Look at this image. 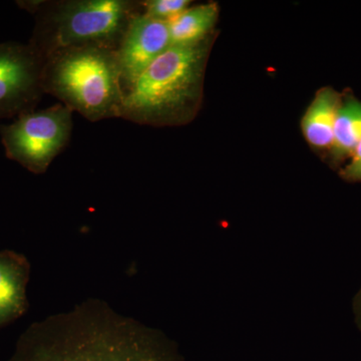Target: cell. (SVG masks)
I'll use <instances>...</instances> for the list:
<instances>
[{
  "label": "cell",
  "mask_w": 361,
  "mask_h": 361,
  "mask_svg": "<svg viewBox=\"0 0 361 361\" xmlns=\"http://www.w3.org/2000/svg\"><path fill=\"white\" fill-rule=\"evenodd\" d=\"M11 361H184L159 330L120 314L101 299L33 323Z\"/></svg>",
  "instance_id": "1"
},
{
  "label": "cell",
  "mask_w": 361,
  "mask_h": 361,
  "mask_svg": "<svg viewBox=\"0 0 361 361\" xmlns=\"http://www.w3.org/2000/svg\"><path fill=\"white\" fill-rule=\"evenodd\" d=\"M212 39L171 45L123 94L121 118L154 127L191 122L200 109Z\"/></svg>",
  "instance_id": "2"
},
{
  "label": "cell",
  "mask_w": 361,
  "mask_h": 361,
  "mask_svg": "<svg viewBox=\"0 0 361 361\" xmlns=\"http://www.w3.org/2000/svg\"><path fill=\"white\" fill-rule=\"evenodd\" d=\"M35 16L30 44L44 58L73 47H97L116 51L130 21L142 13L137 0L25 1Z\"/></svg>",
  "instance_id": "3"
},
{
  "label": "cell",
  "mask_w": 361,
  "mask_h": 361,
  "mask_svg": "<svg viewBox=\"0 0 361 361\" xmlns=\"http://www.w3.org/2000/svg\"><path fill=\"white\" fill-rule=\"evenodd\" d=\"M49 94L90 122L121 118L123 90L116 51L73 47L44 59L42 78Z\"/></svg>",
  "instance_id": "4"
},
{
  "label": "cell",
  "mask_w": 361,
  "mask_h": 361,
  "mask_svg": "<svg viewBox=\"0 0 361 361\" xmlns=\"http://www.w3.org/2000/svg\"><path fill=\"white\" fill-rule=\"evenodd\" d=\"M73 113L58 104L21 115L11 125L0 126L7 158L33 174H44L70 142Z\"/></svg>",
  "instance_id": "5"
},
{
  "label": "cell",
  "mask_w": 361,
  "mask_h": 361,
  "mask_svg": "<svg viewBox=\"0 0 361 361\" xmlns=\"http://www.w3.org/2000/svg\"><path fill=\"white\" fill-rule=\"evenodd\" d=\"M44 63L30 44H0V120L35 111L44 94Z\"/></svg>",
  "instance_id": "6"
},
{
  "label": "cell",
  "mask_w": 361,
  "mask_h": 361,
  "mask_svg": "<svg viewBox=\"0 0 361 361\" xmlns=\"http://www.w3.org/2000/svg\"><path fill=\"white\" fill-rule=\"evenodd\" d=\"M170 47L169 23L142 13L133 18L116 49L123 94Z\"/></svg>",
  "instance_id": "7"
},
{
  "label": "cell",
  "mask_w": 361,
  "mask_h": 361,
  "mask_svg": "<svg viewBox=\"0 0 361 361\" xmlns=\"http://www.w3.org/2000/svg\"><path fill=\"white\" fill-rule=\"evenodd\" d=\"M30 275V264L25 255L0 251V327L18 319L27 310Z\"/></svg>",
  "instance_id": "8"
},
{
  "label": "cell",
  "mask_w": 361,
  "mask_h": 361,
  "mask_svg": "<svg viewBox=\"0 0 361 361\" xmlns=\"http://www.w3.org/2000/svg\"><path fill=\"white\" fill-rule=\"evenodd\" d=\"M343 94L330 87L316 92L301 121L304 137L313 149L329 153Z\"/></svg>",
  "instance_id": "9"
},
{
  "label": "cell",
  "mask_w": 361,
  "mask_h": 361,
  "mask_svg": "<svg viewBox=\"0 0 361 361\" xmlns=\"http://www.w3.org/2000/svg\"><path fill=\"white\" fill-rule=\"evenodd\" d=\"M218 16L219 6L215 2L188 7L169 23L171 45L198 44L212 37Z\"/></svg>",
  "instance_id": "10"
},
{
  "label": "cell",
  "mask_w": 361,
  "mask_h": 361,
  "mask_svg": "<svg viewBox=\"0 0 361 361\" xmlns=\"http://www.w3.org/2000/svg\"><path fill=\"white\" fill-rule=\"evenodd\" d=\"M361 142V102L353 94H343L329 156L332 165L349 160Z\"/></svg>",
  "instance_id": "11"
},
{
  "label": "cell",
  "mask_w": 361,
  "mask_h": 361,
  "mask_svg": "<svg viewBox=\"0 0 361 361\" xmlns=\"http://www.w3.org/2000/svg\"><path fill=\"white\" fill-rule=\"evenodd\" d=\"M191 0H146L142 1V13L169 23L191 6Z\"/></svg>",
  "instance_id": "12"
},
{
  "label": "cell",
  "mask_w": 361,
  "mask_h": 361,
  "mask_svg": "<svg viewBox=\"0 0 361 361\" xmlns=\"http://www.w3.org/2000/svg\"><path fill=\"white\" fill-rule=\"evenodd\" d=\"M348 161V163L341 169L342 179L348 182H361V142Z\"/></svg>",
  "instance_id": "13"
},
{
  "label": "cell",
  "mask_w": 361,
  "mask_h": 361,
  "mask_svg": "<svg viewBox=\"0 0 361 361\" xmlns=\"http://www.w3.org/2000/svg\"><path fill=\"white\" fill-rule=\"evenodd\" d=\"M355 312L356 319H357L358 325H360L361 329V289L355 299Z\"/></svg>",
  "instance_id": "14"
}]
</instances>
